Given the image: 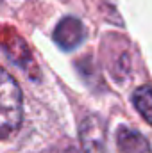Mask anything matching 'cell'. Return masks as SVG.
Here are the masks:
<instances>
[{
    "instance_id": "6da1fadb",
    "label": "cell",
    "mask_w": 152,
    "mask_h": 153,
    "mask_svg": "<svg viewBox=\"0 0 152 153\" xmlns=\"http://www.w3.org/2000/svg\"><path fill=\"white\" fill-rule=\"evenodd\" d=\"M22 123V91L0 66V139L9 137Z\"/></svg>"
},
{
    "instance_id": "7a4b0ae2",
    "label": "cell",
    "mask_w": 152,
    "mask_h": 153,
    "mask_svg": "<svg viewBox=\"0 0 152 153\" xmlns=\"http://www.w3.org/2000/svg\"><path fill=\"white\" fill-rule=\"evenodd\" d=\"M84 153H106V126L99 116H86L79 128Z\"/></svg>"
},
{
    "instance_id": "3957f363",
    "label": "cell",
    "mask_w": 152,
    "mask_h": 153,
    "mask_svg": "<svg viewBox=\"0 0 152 153\" xmlns=\"http://www.w3.org/2000/svg\"><path fill=\"white\" fill-rule=\"evenodd\" d=\"M84 36H86V30H84L82 23L72 16L63 18L54 30V41L63 50H75L84 41Z\"/></svg>"
},
{
    "instance_id": "277c9868",
    "label": "cell",
    "mask_w": 152,
    "mask_h": 153,
    "mask_svg": "<svg viewBox=\"0 0 152 153\" xmlns=\"http://www.w3.org/2000/svg\"><path fill=\"white\" fill-rule=\"evenodd\" d=\"M116 141H118L120 153H149V143H147V139L140 132H136V130L122 126L118 130Z\"/></svg>"
},
{
    "instance_id": "5b68a950",
    "label": "cell",
    "mask_w": 152,
    "mask_h": 153,
    "mask_svg": "<svg viewBox=\"0 0 152 153\" xmlns=\"http://www.w3.org/2000/svg\"><path fill=\"white\" fill-rule=\"evenodd\" d=\"M132 105L141 114V117L152 126V87L141 85L132 93Z\"/></svg>"
}]
</instances>
